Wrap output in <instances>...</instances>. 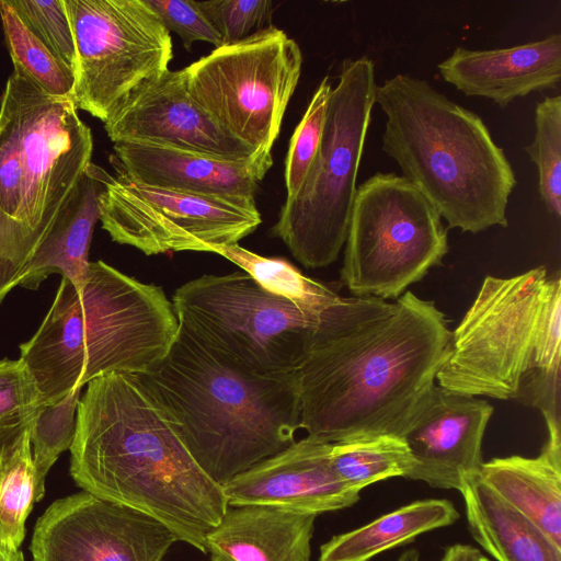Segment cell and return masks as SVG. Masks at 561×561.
Segmentation results:
<instances>
[{"mask_svg": "<svg viewBox=\"0 0 561 561\" xmlns=\"http://www.w3.org/2000/svg\"><path fill=\"white\" fill-rule=\"evenodd\" d=\"M482 561H490L488 558L483 557Z\"/></svg>", "mask_w": 561, "mask_h": 561, "instance_id": "obj_42", "label": "cell"}, {"mask_svg": "<svg viewBox=\"0 0 561 561\" xmlns=\"http://www.w3.org/2000/svg\"><path fill=\"white\" fill-rule=\"evenodd\" d=\"M104 129L114 144L144 142L231 160L256 157L192 100L183 68L169 69L142 88Z\"/></svg>", "mask_w": 561, "mask_h": 561, "instance_id": "obj_16", "label": "cell"}, {"mask_svg": "<svg viewBox=\"0 0 561 561\" xmlns=\"http://www.w3.org/2000/svg\"><path fill=\"white\" fill-rule=\"evenodd\" d=\"M36 502V471L30 431L0 455V543L19 550L25 522Z\"/></svg>", "mask_w": 561, "mask_h": 561, "instance_id": "obj_28", "label": "cell"}, {"mask_svg": "<svg viewBox=\"0 0 561 561\" xmlns=\"http://www.w3.org/2000/svg\"><path fill=\"white\" fill-rule=\"evenodd\" d=\"M22 183L23 173L15 146L0 119V208L16 220L20 217Z\"/></svg>", "mask_w": 561, "mask_h": 561, "instance_id": "obj_38", "label": "cell"}, {"mask_svg": "<svg viewBox=\"0 0 561 561\" xmlns=\"http://www.w3.org/2000/svg\"><path fill=\"white\" fill-rule=\"evenodd\" d=\"M23 173L19 220L42 241L92 163L93 138L72 98L53 96L13 71L0 98Z\"/></svg>", "mask_w": 561, "mask_h": 561, "instance_id": "obj_12", "label": "cell"}, {"mask_svg": "<svg viewBox=\"0 0 561 561\" xmlns=\"http://www.w3.org/2000/svg\"><path fill=\"white\" fill-rule=\"evenodd\" d=\"M397 561H421L420 553L415 549L403 552Z\"/></svg>", "mask_w": 561, "mask_h": 561, "instance_id": "obj_41", "label": "cell"}, {"mask_svg": "<svg viewBox=\"0 0 561 561\" xmlns=\"http://www.w3.org/2000/svg\"><path fill=\"white\" fill-rule=\"evenodd\" d=\"M41 242L37 233L0 208V304L12 288L20 285Z\"/></svg>", "mask_w": 561, "mask_h": 561, "instance_id": "obj_35", "label": "cell"}, {"mask_svg": "<svg viewBox=\"0 0 561 561\" xmlns=\"http://www.w3.org/2000/svg\"><path fill=\"white\" fill-rule=\"evenodd\" d=\"M447 252L442 217L409 180L377 172L357 187L341 268L354 296L397 299Z\"/></svg>", "mask_w": 561, "mask_h": 561, "instance_id": "obj_8", "label": "cell"}, {"mask_svg": "<svg viewBox=\"0 0 561 561\" xmlns=\"http://www.w3.org/2000/svg\"><path fill=\"white\" fill-rule=\"evenodd\" d=\"M176 541L150 515L82 491L48 506L30 549L33 561H164Z\"/></svg>", "mask_w": 561, "mask_h": 561, "instance_id": "obj_14", "label": "cell"}, {"mask_svg": "<svg viewBox=\"0 0 561 561\" xmlns=\"http://www.w3.org/2000/svg\"><path fill=\"white\" fill-rule=\"evenodd\" d=\"M375 65L343 61L318 152L298 192L285 198L272 234L307 268L336 261L345 244L356 179L376 95Z\"/></svg>", "mask_w": 561, "mask_h": 561, "instance_id": "obj_6", "label": "cell"}, {"mask_svg": "<svg viewBox=\"0 0 561 561\" xmlns=\"http://www.w3.org/2000/svg\"><path fill=\"white\" fill-rule=\"evenodd\" d=\"M451 331L434 301L340 296L319 316L296 371L299 428L328 444L403 437L434 389Z\"/></svg>", "mask_w": 561, "mask_h": 561, "instance_id": "obj_1", "label": "cell"}, {"mask_svg": "<svg viewBox=\"0 0 561 561\" xmlns=\"http://www.w3.org/2000/svg\"><path fill=\"white\" fill-rule=\"evenodd\" d=\"M483 557L470 545L456 543L446 549L442 561H482Z\"/></svg>", "mask_w": 561, "mask_h": 561, "instance_id": "obj_39", "label": "cell"}, {"mask_svg": "<svg viewBox=\"0 0 561 561\" xmlns=\"http://www.w3.org/2000/svg\"><path fill=\"white\" fill-rule=\"evenodd\" d=\"M492 413L485 400L435 386L402 437L414 461L407 478L460 492L480 474L482 440Z\"/></svg>", "mask_w": 561, "mask_h": 561, "instance_id": "obj_15", "label": "cell"}, {"mask_svg": "<svg viewBox=\"0 0 561 561\" xmlns=\"http://www.w3.org/2000/svg\"><path fill=\"white\" fill-rule=\"evenodd\" d=\"M331 91V80L325 76L311 96L305 114L291 135L285 159L286 198L298 192L318 152Z\"/></svg>", "mask_w": 561, "mask_h": 561, "instance_id": "obj_32", "label": "cell"}, {"mask_svg": "<svg viewBox=\"0 0 561 561\" xmlns=\"http://www.w3.org/2000/svg\"><path fill=\"white\" fill-rule=\"evenodd\" d=\"M330 461L339 479L357 492L389 478H407L414 465L404 439L386 434L332 444Z\"/></svg>", "mask_w": 561, "mask_h": 561, "instance_id": "obj_25", "label": "cell"}, {"mask_svg": "<svg viewBox=\"0 0 561 561\" xmlns=\"http://www.w3.org/2000/svg\"><path fill=\"white\" fill-rule=\"evenodd\" d=\"M561 358V279L549 277L547 299L538 329L531 367L543 375H560ZM528 370V371H529Z\"/></svg>", "mask_w": 561, "mask_h": 561, "instance_id": "obj_37", "label": "cell"}, {"mask_svg": "<svg viewBox=\"0 0 561 561\" xmlns=\"http://www.w3.org/2000/svg\"><path fill=\"white\" fill-rule=\"evenodd\" d=\"M216 254L231 261L265 290L320 314L340 295L323 283L304 275L287 260L253 253L238 243L221 248Z\"/></svg>", "mask_w": 561, "mask_h": 561, "instance_id": "obj_26", "label": "cell"}, {"mask_svg": "<svg viewBox=\"0 0 561 561\" xmlns=\"http://www.w3.org/2000/svg\"><path fill=\"white\" fill-rule=\"evenodd\" d=\"M302 68L294 38L272 25L183 68L192 100L253 156L272 154Z\"/></svg>", "mask_w": 561, "mask_h": 561, "instance_id": "obj_10", "label": "cell"}, {"mask_svg": "<svg viewBox=\"0 0 561 561\" xmlns=\"http://www.w3.org/2000/svg\"><path fill=\"white\" fill-rule=\"evenodd\" d=\"M100 221L111 239L146 255L195 251L217 253L262 222L255 198L204 195L147 185L104 171Z\"/></svg>", "mask_w": 561, "mask_h": 561, "instance_id": "obj_13", "label": "cell"}, {"mask_svg": "<svg viewBox=\"0 0 561 561\" xmlns=\"http://www.w3.org/2000/svg\"><path fill=\"white\" fill-rule=\"evenodd\" d=\"M104 169L93 163L59 213L45 239L26 265L20 286L36 289L51 273H60L81 289L89 268V251L100 219L99 194Z\"/></svg>", "mask_w": 561, "mask_h": 561, "instance_id": "obj_21", "label": "cell"}, {"mask_svg": "<svg viewBox=\"0 0 561 561\" xmlns=\"http://www.w3.org/2000/svg\"><path fill=\"white\" fill-rule=\"evenodd\" d=\"M25 26L73 73L77 51L65 0H7Z\"/></svg>", "mask_w": 561, "mask_h": 561, "instance_id": "obj_33", "label": "cell"}, {"mask_svg": "<svg viewBox=\"0 0 561 561\" xmlns=\"http://www.w3.org/2000/svg\"><path fill=\"white\" fill-rule=\"evenodd\" d=\"M331 447L308 436L295 440L230 480L224 486L228 505H268L317 516L353 506L360 492L334 472Z\"/></svg>", "mask_w": 561, "mask_h": 561, "instance_id": "obj_17", "label": "cell"}, {"mask_svg": "<svg viewBox=\"0 0 561 561\" xmlns=\"http://www.w3.org/2000/svg\"><path fill=\"white\" fill-rule=\"evenodd\" d=\"M70 454L83 491L150 515L206 553V536L229 507L224 488L193 459L140 375L112 371L88 383Z\"/></svg>", "mask_w": 561, "mask_h": 561, "instance_id": "obj_2", "label": "cell"}, {"mask_svg": "<svg viewBox=\"0 0 561 561\" xmlns=\"http://www.w3.org/2000/svg\"><path fill=\"white\" fill-rule=\"evenodd\" d=\"M144 1L161 24L181 38L187 50L195 42H207L215 48L222 46L221 37L196 5L195 0Z\"/></svg>", "mask_w": 561, "mask_h": 561, "instance_id": "obj_36", "label": "cell"}, {"mask_svg": "<svg viewBox=\"0 0 561 561\" xmlns=\"http://www.w3.org/2000/svg\"><path fill=\"white\" fill-rule=\"evenodd\" d=\"M458 518V511L448 500L414 501L366 525L332 537L321 546L319 561H369L427 531L450 526Z\"/></svg>", "mask_w": 561, "mask_h": 561, "instance_id": "obj_24", "label": "cell"}, {"mask_svg": "<svg viewBox=\"0 0 561 561\" xmlns=\"http://www.w3.org/2000/svg\"><path fill=\"white\" fill-rule=\"evenodd\" d=\"M216 30L222 45H230L272 26L271 0H195Z\"/></svg>", "mask_w": 561, "mask_h": 561, "instance_id": "obj_34", "label": "cell"}, {"mask_svg": "<svg viewBox=\"0 0 561 561\" xmlns=\"http://www.w3.org/2000/svg\"><path fill=\"white\" fill-rule=\"evenodd\" d=\"M0 19L13 71L49 95L72 98L73 71L25 26L7 0H0Z\"/></svg>", "mask_w": 561, "mask_h": 561, "instance_id": "obj_27", "label": "cell"}, {"mask_svg": "<svg viewBox=\"0 0 561 561\" xmlns=\"http://www.w3.org/2000/svg\"><path fill=\"white\" fill-rule=\"evenodd\" d=\"M548 284L543 266L508 278L486 276L451 332L438 387L466 397L517 399L531 367Z\"/></svg>", "mask_w": 561, "mask_h": 561, "instance_id": "obj_9", "label": "cell"}, {"mask_svg": "<svg viewBox=\"0 0 561 561\" xmlns=\"http://www.w3.org/2000/svg\"><path fill=\"white\" fill-rule=\"evenodd\" d=\"M76 51L73 101L106 123L173 59L170 32L144 0H65Z\"/></svg>", "mask_w": 561, "mask_h": 561, "instance_id": "obj_11", "label": "cell"}, {"mask_svg": "<svg viewBox=\"0 0 561 561\" xmlns=\"http://www.w3.org/2000/svg\"><path fill=\"white\" fill-rule=\"evenodd\" d=\"M140 376L193 459L222 488L295 442L296 373L252 374L179 325L165 356Z\"/></svg>", "mask_w": 561, "mask_h": 561, "instance_id": "obj_3", "label": "cell"}, {"mask_svg": "<svg viewBox=\"0 0 561 561\" xmlns=\"http://www.w3.org/2000/svg\"><path fill=\"white\" fill-rule=\"evenodd\" d=\"M27 365L21 359H0V455L28 432L45 405Z\"/></svg>", "mask_w": 561, "mask_h": 561, "instance_id": "obj_29", "label": "cell"}, {"mask_svg": "<svg viewBox=\"0 0 561 561\" xmlns=\"http://www.w3.org/2000/svg\"><path fill=\"white\" fill-rule=\"evenodd\" d=\"M534 141L525 148L538 167L539 193L547 210L561 215V96H547L536 106Z\"/></svg>", "mask_w": 561, "mask_h": 561, "instance_id": "obj_31", "label": "cell"}, {"mask_svg": "<svg viewBox=\"0 0 561 561\" xmlns=\"http://www.w3.org/2000/svg\"><path fill=\"white\" fill-rule=\"evenodd\" d=\"M113 150L116 172L131 180L204 195L254 198L273 164L272 154L231 160L144 142H115Z\"/></svg>", "mask_w": 561, "mask_h": 561, "instance_id": "obj_18", "label": "cell"}, {"mask_svg": "<svg viewBox=\"0 0 561 561\" xmlns=\"http://www.w3.org/2000/svg\"><path fill=\"white\" fill-rule=\"evenodd\" d=\"M179 325L256 375L296 373L320 314L265 290L245 272L203 275L179 287Z\"/></svg>", "mask_w": 561, "mask_h": 561, "instance_id": "obj_7", "label": "cell"}, {"mask_svg": "<svg viewBox=\"0 0 561 561\" xmlns=\"http://www.w3.org/2000/svg\"><path fill=\"white\" fill-rule=\"evenodd\" d=\"M460 493L473 539L496 561H561V546L479 477Z\"/></svg>", "mask_w": 561, "mask_h": 561, "instance_id": "obj_23", "label": "cell"}, {"mask_svg": "<svg viewBox=\"0 0 561 561\" xmlns=\"http://www.w3.org/2000/svg\"><path fill=\"white\" fill-rule=\"evenodd\" d=\"M479 478L561 546V440L548 438L536 457L483 462Z\"/></svg>", "mask_w": 561, "mask_h": 561, "instance_id": "obj_22", "label": "cell"}, {"mask_svg": "<svg viewBox=\"0 0 561 561\" xmlns=\"http://www.w3.org/2000/svg\"><path fill=\"white\" fill-rule=\"evenodd\" d=\"M442 78L467 96L505 107L516 98L556 89L561 81V35L507 48L457 47L437 65Z\"/></svg>", "mask_w": 561, "mask_h": 561, "instance_id": "obj_19", "label": "cell"}, {"mask_svg": "<svg viewBox=\"0 0 561 561\" xmlns=\"http://www.w3.org/2000/svg\"><path fill=\"white\" fill-rule=\"evenodd\" d=\"M178 332L172 301L161 287L95 261L81 289L61 277L37 331L20 345V358L49 404L107 373L146 374Z\"/></svg>", "mask_w": 561, "mask_h": 561, "instance_id": "obj_4", "label": "cell"}, {"mask_svg": "<svg viewBox=\"0 0 561 561\" xmlns=\"http://www.w3.org/2000/svg\"><path fill=\"white\" fill-rule=\"evenodd\" d=\"M0 561H23V556L20 550L0 543Z\"/></svg>", "mask_w": 561, "mask_h": 561, "instance_id": "obj_40", "label": "cell"}, {"mask_svg": "<svg viewBox=\"0 0 561 561\" xmlns=\"http://www.w3.org/2000/svg\"><path fill=\"white\" fill-rule=\"evenodd\" d=\"M82 388H73L55 403L45 404L30 431L36 471V502L45 494L48 471L61 453L70 449L76 432V415Z\"/></svg>", "mask_w": 561, "mask_h": 561, "instance_id": "obj_30", "label": "cell"}, {"mask_svg": "<svg viewBox=\"0 0 561 561\" xmlns=\"http://www.w3.org/2000/svg\"><path fill=\"white\" fill-rule=\"evenodd\" d=\"M386 115L382 151L436 208L448 228L507 227L516 178L484 122L427 81L404 73L376 88Z\"/></svg>", "mask_w": 561, "mask_h": 561, "instance_id": "obj_5", "label": "cell"}, {"mask_svg": "<svg viewBox=\"0 0 561 561\" xmlns=\"http://www.w3.org/2000/svg\"><path fill=\"white\" fill-rule=\"evenodd\" d=\"M317 515L268 505L227 510L206 536L211 561H310Z\"/></svg>", "mask_w": 561, "mask_h": 561, "instance_id": "obj_20", "label": "cell"}]
</instances>
